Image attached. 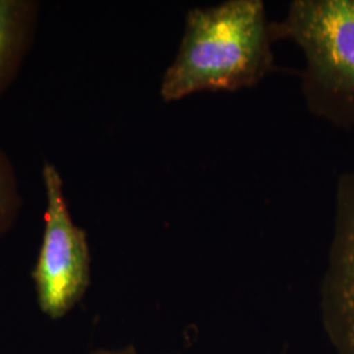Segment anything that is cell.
Returning a JSON list of instances; mask_svg holds the SVG:
<instances>
[{
	"mask_svg": "<svg viewBox=\"0 0 354 354\" xmlns=\"http://www.w3.org/2000/svg\"><path fill=\"white\" fill-rule=\"evenodd\" d=\"M272 23L261 0H227L192 8L174 62L165 70V102L198 92L251 88L274 70Z\"/></svg>",
	"mask_w": 354,
	"mask_h": 354,
	"instance_id": "cell-1",
	"label": "cell"
},
{
	"mask_svg": "<svg viewBox=\"0 0 354 354\" xmlns=\"http://www.w3.org/2000/svg\"><path fill=\"white\" fill-rule=\"evenodd\" d=\"M274 41L304 54L302 92L308 111L336 127H354V0H295L272 23Z\"/></svg>",
	"mask_w": 354,
	"mask_h": 354,
	"instance_id": "cell-2",
	"label": "cell"
},
{
	"mask_svg": "<svg viewBox=\"0 0 354 354\" xmlns=\"http://www.w3.org/2000/svg\"><path fill=\"white\" fill-rule=\"evenodd\" d=\"M41 176L46 197L45 226L32 279L41 313L58 320L70 314L88 290L91 251L87 232L68 210L59 171L46 162Z\"/></svg>",
	"mask_w": 354,
	"mask_h": 354,
	"instance_id": "cell-3",
	"label": "cell"
},
{
	"mask_svg": "<svg viewBox=\"0 0 354 354\" xmlns=\"http://www.w3.org/2000/svg\"><path fill=\"white\" fill-rule=\"evenodd\" d=\"M320 314L335 354H354V171L337 184L335 231L320 290Z\"/></svg>",
	"mask_w": 354,
	"mask_h": 354,
	"instance_id": "cell-4",
	"label": "cell"
},
{
	"mask_svg": "<svg viewBox=\"0 0 354 354\" xmlns=\"http://www.w3.org/2000/svg\"><path fill=\"white\" fill-rule=\"evenodd\" d=\"M36 0H0V96L12 86L37 29Z\"/></svg>",
	"mask_w": 354,
	"mask_h": 354,
	"instance_id": "cell-5",
	"label": "cell"
},
{
	"mask_svg": "<svg viewBox=\"0 0 354 354\" xmlns=\"http://www.w3.org/2000/svg\"><path fill=\"white\" fill-rule=\"evenodd\" d=\"M23 206L12 162L0 146V239L13 227Z\"/></svg>",
	"mask_w": 354,
	"mask_h": 354,
	"instance_id": "cell-6",
	"label": "cell"
},
{
	"mask_svg": "<svg viewBox=\"0 0 354 354\" xmlns=\"http://www.w3.org/2000/svg\"><path fill=\"white\" fill-rule=\"evenodd\" d=\"M91 354H140L133 348H122V349H102Z\"/></svg>",
	"mask_w": 354,
	"mask_h": 354,
	"instance_id": "cell-7",
	"label": "cell"
}]
</instances>
